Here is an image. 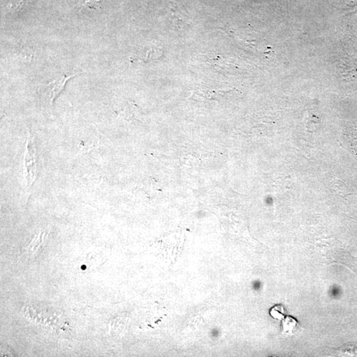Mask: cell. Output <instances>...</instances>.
<instances>
[{
	"instance_id": "277c9868",
	"label": "cell",
	"mask_w": 357,
	"mask_h": 357,
	"mask_svg": "<svg viewBox=\"0 0 357 357\" xmlns=\"http://www.w3.org/2000/svg\"><path fill=\"white\" fill-rule=\"evenodd\" d=\"M101 0H81V6H85L91 8H98Z\"/></svg>"
},
{
	"instance_id": "6da1fadb",
	"label": "cell",
	"mask_w": 357,
	"mask_h": 357,
	"mask_svg": "<svg viewBox=\"0 0 357 357\" xmlns=\"http://www.w3.org/2000/svg\"><path fill=\"white\" fill-rule=\"evenodd\" d=\"M75 76L76 75H73V76H66L65 75V76L60 77V78H58L56 80L53 81V82L49 83V86L51 87V100L52 102L57 98L58 95L63 90L64 87H65L66 83H67L69 79L72 78Z\"/></svg>"
},
{
	"instance_id": "5b68a950",
	"label": "cell",
	"mask_w": 357,
	"mask_h": 357,
	"mask_svg": "<svg viewBox=\"0 0 357 357\" xmlns=\"http://www.w3.org/2000/svg\"><path fill=\"white\" fill-rule=\"evenodd\" d=\"M217 333H218V332H217L216 330H213L212 332V336L216 337L217 335H218V334H217Z\"/></svg>"
},
{
	"instance_id": "7a4b0ae2",
	"label": "cell",
	"mask_w": 357,
	"mask_h": 357,
	"mask_svg": "<svg viewBox=\"0 0 357 357\" xmlns=\"http://www.w3.org/2000/svg\"><path fill=\"white\" fill-rule=\"evenodd\" d=\"M281 322L282 331L286 334L294 333L299 326L298 320L292 316H286Z\"/></svg>"
},
{
	"instance_id": "3957f363",
	"label": "cell",
	"mask_w": 357,
	"mask_h": 357,
	"mask_svg": "<svg viewBox=\"0 0 357 357\" xmlns=\"http://www.w3.org/2000/svg\"><path fill=\"white\" fill-rule=\"evenodd\" d=\"M270 315L273 319L282 321L287 316L285 307L281 304L275 305L270 309Z\"/></svg>"
}]
</instances>
